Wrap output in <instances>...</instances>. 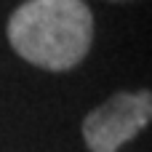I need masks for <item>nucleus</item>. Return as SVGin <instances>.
Returning a JSON list of instances; mask_svg holds the SVG:
<instances>
[{"mask_svg": "<svg viewBox=\"0 0 152 152\" xmlns=\"http://www.w3.org/2000/svg\"><path fill=\"white\" fill-rule=\"evenodd\" d=\"M8 43L35 67L72 69L94 43V13L83 0H27L8 19Z\"/></svg>", "mask_w": 152, "mask_h": 152, "instance_id": "obj_1", "label": "nucleus"}, {"mask_svg": "<svg viewBox=\"0 0 152 152\" xmlns=\"http://www.w3.org/2000/svg\"><path fill=\"white\" fill-rule=\"evenodd\" d=\"M150 91H120L88 112V118L83 120V139L91 152H118L134 136H139L142 128L150 126Z\"/></svg>", "mask_w": 152, "mask_h": 152, "instance_id": "obj_2", "label": "nucleus"}]
</instances>
